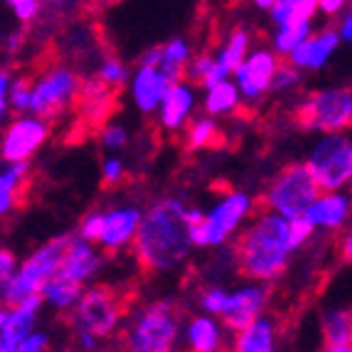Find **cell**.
I'll return each mask as SVG.
<instances>
[{
	"instance_id": "6da1fadb",
	"label": "cell",
	"mask_w": 352,
	"mask_h": 352,
	"mask_svg": "<svg viewBox=\"0 0 352 352\" xmlns=\"http://www.w3.org/2000/svg\"><path fill=\"white\" fill-rule=\"evenodd\" d=\"M188 200L168 195L143 207V217L135 234L133 256L148 274H177L195 252L188 222Z\"/></svg>"
},
{
	"instance_id": "7a4b0ae2",
	"label": "cell",
	"mask_w": 352,
	"mask_h": 352,
	"mask_svg": "<svg viewBox=\"0 0 352 352\" xmlns=\"http://www.w3.org/2000/svg\"><path fill=\"white\" fill-rule=\"evenodd\" d=\"M298 252L291 236V219L276 212H261L241 227L234 244V264L244 278L274 283L286 274L291 258Z\"/></svg>"
},
{
	"instance_id": "3957f363",
	"label": "cell",
	"mask_w": 352,
	"mask_h": 352,
	"mask_svg": "<svg viewBox=\"0 0 352 352\" xmlns=\"http://www.w3.org/2000/svg\"><path fill=\"white\" fill-rule=\"evenodd\" d=\"M69 328L76 347L87 352L101 350L124 328V305L121 298L106 286H84L82 298L69 311Z\"/></svg>"
},
{
	"instance_id": "277c9868",
	"label": "cell",
	"mask_w": 352,
	"mask_h": 352,
	"mask_svg": "<svg viewBox=\"0 0 352 352\" xmlns=\"http://www.w3.org/2000/svg\"><path fill=\"white\" fill-rule=\"evenodd\" d=\"M124 345L133 352H170L180 345L182 320L173 300H153L124 320Z\"/></svg>"
},
{
	"instance_id": "5b68a950",
	"label": "cell",
	"mask_w": 352,
	"mask_h": 352,
	"mask_svg": "<svg viewBox=\"0 0 352 352\" xmlns=\"http://www.w3.org/2000/svg\"><path fill=\"white\" fill-rule=\"evenodd\" d=\"M254 210L256 200L247 190H229L219 195L207 210H202L200 222L190 227L195 249H224L252 219Z\"/></svg>"
},
{
	"instance_id": "8992f818",
	"label": "cell",
	"mask_w": 352,
	"mask_h": 352,
	"mask_svg": "<svg viewBox=\"0 0 352 352\" xmlns=\"http://www.w3.org/2000/svg\"><path fill=\"white\" fill-rule=\"evenodd\" d=\"M69 232L52 236L50 241L40 244L37 249L28 254L18 264L15 276L10 278V286L6 291V305L20 303V300L30 298V296H40L42 286L52 276L59 274L62 266V256H65L67 241H69Z\"/></svg>"
},
{
	"instance_id": "52a82bcc",
	"label": "cell",
	"mask_w": 352,
	"mask_h": 352,
	"mask_svg": "<svg viewBox=\"0 0 352 352\" xmlns=\"http://www.w3.org/2000/svg\"><path fill=\"white\" fill-rule=\"evenodd\" d=\"M298 124L313 133H347L352 129V89L325 87L303 96Z\"/></svg>"
},
{
	"instance_id": "ba28073f",
	"label": "cell",
	"mask_w": 352,
	"mask_h": 352,
	"mask_svg": "<svg viewBox=\"0 0 352 352\" xmlns=\"http://www.w3.org/2000/svg\"><path fill=\"white\" fill-rule=\"evenodd\" d=\"M316 177L311 175L305 163H291L271 177V182L264 190V205L266 210L283 214V217H300L308 205L318 197Z\"/></svg>"
},
{
	"instance_id": "9c48e42d",
	"label": "cell",
	"mask_w": 352,
	"mask_h": 352,
	"mask_svg": "<svg viewBox=\"0 0 352 352\" xmlns=\"http://www.w3.org/2000/svg\"><path fill=\"white\" fill-rule=\"evenodd\" d=\"M305 165L320 190L352 188V138L347 133H320Z\"/></svg>"
},
{
	"instance_id": "30bf717a",
	"label": "cell",
	"mask_w": 352,
	"mask_h": 352,
	"mask_svg": "<svg viewBox=\"0 0 352 352\" xmlns=\"http://www.w3.org/2000/svg\"><path fill=\"white\" fill-rule=\"evenodd\" d=\"M82 76L76 69L67 65H52L32 79V99H30V113L45 118H57L65 113L79 96Z\"/></svg>"
},
{
	"instance_id": "8fae6325",
	"label": "cell",
	"mask_w": 352,
	"mask_h": 352,
	"mask_svg": "<svg viewBox=\"0 0 352 352\" xmlns=\"http://www.w3.org/2000/svg\"><path fill=\"white\" fill-rule=\"evenodd\" d=\"M52 133V121L37 113H15L0 129V160L3 163H30L45 148Z\"/></svg>"
},
{
	"instance_id": "7c38bea8",
	"label": "cell",
	"mask_w": 352,
	"mask_h": 352,
	"mask_svg": "<svg viewBox=\"0 0 352 352\" xmlns=\"http://www.w3.org/2000/svg\"><path fill=\"white\" fill-rule=\"evenodd\" d=\"M278 62H281V57L271 47L249 50V54L241 59L232 74L244 104H258L266 94H271V82H274Z\"/></svg>"
},
{
	"instance_id": "4fadbf2b",
	"label": "cell",
	"mask_w": 352,
	"mask_h": 352,
	"mask_svg": "<svg viewBox=\"0 0 352 352\" xmlns=\"http://www.w3.org/2000/svg\"><path fill=\"white\" fill-rule=\"evenodd\" d=\"M266 305H269V288H266V283L249 278L247 283L227 291V303H224L222 313H219V320L227 325L229 333H234V330L244 328L249 320L266 313Z\"/></svg>"
},
{
	"instance_id": "5bb4252c",
	"label": "cell",
	"mask_w": 352,
	"mask_h": 352,
	"mask_svg": "<svg viewBox=\"0 0 352 352\" xmlns=\"http://www.w3.org/2000/svg\"><path fill=\"white\" fill-rule=\"evenodd\" d=\"M200 106V96H197V87L188 79L173 82L170 87L165 89L160 106L155 109V121L163 131L168 133H180L185 131V126L192 121V116L197 113Z\"/></svg>"
},
{
	"instance_id": "9a60e30c",
	"label": "cell",
	"mask_w": 352,
	"mask_h": 352,
	"mask_svg": "<svg viewBox=\"0 0 352 352\" xmlns=\"http://www.w3.org/2000/svg\"><path fill=\"white\" fill-rule=\"evenodd\" d=\"M143 217V207L141 205H116L104 210V227H101L99 244L101 252L118 254L124 249H131L135 234H138V227H141Z\"/></svg>"
},
{
	"instance_id": "2e32d148",
	"label": "cell",
	"mask_w": 352,
	"mask_h": 352,
	"mask_svg": "<svg viewBox=\"0 0 352 352\" xmlns=\"http://www.w3.org/2000/svg\"><path fill=\"white\" fill-rule=\"evenodd\" d=\"M104 269V254L101 247L94 241L84 239L79 234H72L67 241L62 266H59V276L72 278V281L89 286Z\"/></svg>"
},
{
	"instance_id": "e0dca14e",
	"label": "cell",
	"mask_w": 352,
	"mask_h": 352,
	"mask_svg": "<svg viewBox=\"0 0 352 352\" xmlns=\"http://www.w3.org/2000/svg\"><path fill=\"white\" fill-rule=\"evenodd\" d=\"M303 217L316 232H338L352 217V197L347 190H320L303 212Z\"/></svg>"
},
{
	"instance_id": "ac0fdd59",
	"label": "cell",
	"mask_w": 352,
	"mask_h": 352,
	"mask_svg": "<svg viewBox=\"0 0 352 352\" xmlns=\"http://www.w3.org/2000/svg\"><path fill=\"white\" fill-rule=\"evenodd\" d=\"M129 94L133 101L135 111L143 116H153L155 109L160 106L165 89L170 87V79L158 65H138L129 76Z\"/></svg>"
},
{
	"instance_id": "d6986e66",
	"label": "cell",
	"mask_w": 352,
	"mask_h": 352,
	"mask_svg": "<svg viewBox=\"0 0 352 352\" xmlns=\"http://www.w3.org/2000/svg\"><path fill=\"white\" fill-rule=\"evenodd\" d=\"M45 308L40 296H30L20 303L8 305L6 323L0 330V352H18L20 342L30 335V330L37 328L40 313Z\"/></svg>"
},
{
	"instance_id": "ffe728a7",
	"label": "cell",
	"mask_w": 352,
	"mask_h": 352,
	"mask_svg": "<svg viewBox=\"0 0 352 352\" xmlns=\"http://www.w3.org/2000/svg\"><path fill=\"white\" fill-rule=\"evenodd\" d=\"M338 47H340V35H338L335 28L313 30L311 35L305 37L298 47L283 59H288V62L298 67L300 72H318L333 59Z\"/></svg>"
},
{
	"instance_id": "44dd1931",
	"label": "cell",
	"mask_w": 352,
	"mask_h": 352,
	"mask_svg": "<svg viewBox=\"0 0 352 352\" xmlns=\"http://www.w3.org/2000/svg\"><path fill=\"white\" fill-rule=\"evenodd\" d=\"M229 338L232 333L227 330V325L207 313H197L188 323H182L180 333L182 345L192 352H219L229 345Z\"/></svg>"
},
{
	"instance_id": "7402d4cb",
	"label": "cell",
	"mask_w": 352,
	"mask_h": 352,
	"mask_svg": "<svg viewBox=\"0 0 352 352\" xmlns=\"http://www.w3.org/2000/svg\"><path fill=\"white\" fill-rule=\"evenodd\" d=\"M232 350L236 352H274L278 350V323L276 318L261 313L249 320L244 328L232 333Z\"/></svg>"
},
{
	"instance_id": "603a6c76",
	"label": "cell",
	"mask_w": 352,
	"mask_h": 352,
	"mask_svg": "<svg viewBox=\"0 0 352 352\" xmlns=\"http://www.w3.org/2000/svg\"><path fill=\"white\" fill-rule=\"evenodd\" d=\"M76 104H79V113L87 124H104L109 113L113 111V89L106 87L99 76L82 79Z\"/></svg>"
},
{
	"instance_id": "cb8c5ba5",
	"label": "cell",
	"mask_w": 352,
	"mask_h": 352,
	"mask_svg": "<svg viewBox=\"0 0 352 352\" xmlns=\"http://www.w3.org/2000/svg\"><path fill=\"white\" fill-rule=\"evenodd\" d=\"M28 182L30 163H0V219L10 217L23 205V192Z\"/></svg>"
},
{
	"instance_id": "d4e9b609",
	"label": "cell",
	"mask_w": 352,
	"mask_h": 352,
	"mask_svg": "<svg viewBox=\"0 0 352 352\" xmlns=\"http://www.w3.org/2000/svg\"><path fill=\"white\" fill-rule=\"evenodd\" d=\"M320 338L328 352H352V311L328 308L320 316Z\"/></svg>"
},
{
	"instance_id": "484cf974",
	"label": "cell",
	"mask_w": 352,
	"mask_h": 352,
	"mask_svg": "<svg viewBox=\"0 0 352 352\" xmlns=\"http://www.w3.org/2000/svg\"><path fill=\"white\" fill-rule=\"evenodd\" d=\"M205 94H202V111L210 113L214 118H227L234 116L236 111L241 109V94L236 89L234 79L227 76V79H219V82L210 84V87H202Z\"/></svg>"
},
{
	"instance_id": "4316f807",
	"label": "cell",
	"mask_w": 352,
	"mask_h": 352,
	"mask_svg": "<svg viewBox=\"0 0 352 352\" xmlns=\"http://www.w3.org/2000/svg\"><path fill=\"white\" fill-rule=\"evenodd\" d=\"M252 47H254L252 30L244 28V25H236V28L229 30L227 37L222 40V45L214 50V59H217V65L232 76L236 67H239V62L247 57Z\"/></svg>"
},
{
	"instance_id": "83f0119b",
	"label": "cell",
	"mask_w": 352,
	"mask_h": 352,
	"mask_svg": "<svg viewBox=\"0 0 352 352\" xmlns=\"http://www.w3.org/2000/svg\"><path fill=\"white\" fill-rule=\"evenodd\" d=\"M84 294V286L82 283L72 281V278H65V276H52L40 291V298L42 303L52 308L57 313H69L72 308L76 305V300L82 298Z\"/></svg>"
},
{
	"instance_id": "f1b7e54d",
	"label": "cell",
	"mask_w": 352,
	"mask_h": 352,
	"mask_svg": "<svg viewBox=\"0 0 352 352\" xmlns=\"http://www.w3.org/2000/svg\"><path fill=\"white\" fill-rule=\"evenodd\" d=\"M192 57V45L185 37H173L165 45H160V62L158 67L165 72V76L173 82H180L185 79V69H188V62Z\"/></svg>"
},
{
	"instance_id": "f546056e",
	"label": "cell",
	"mask_w": 352,
	"mask_h": 352,
	"mask_svg": "<svg viewBox=\"0 0 352 352\" xmlns=\"http://www.w3.org/2000/svg\"><path fill=\"white\" fill-rule=\"evenodd\" d=\"M313 20H291V23L274 25V32H271V50L278 54V57H288L298 47L300 42L313 32Z\"/></svg>"
},
{
	"instance_id": "4dcf8cb0",
	"label": "cell",
	"mask_w": 352,
	"mask_h": 352,
	"mask_svg": "<svg viewBox=\"0 0 352 352\" xmlns=\"http://www.w3.org/2000/svg\"><path fill=\"white\" fill-rule=\"evenodd\" d=\"M217 121L219 118L210 116V113H202V116L195 113L192 121L185 126V146H188V151L200 153L205 148L217 146L219 133H222Z\"/></svg>"
},
{
	"instance_id": "1f68e13d",
	"label": "cell",
	"mask_w": 352,
	"mask_h": 352,
	"mask_svg": "<svg viewBox=\"0 0 352 352\" xmlns=\"http://www.w3.org/2000/svg\"><path fill=\"white\" fill-rule=\"evenodd\" d=\"M227 72L217 65L214 52H200L192 54L188 62V69H185V79L192 82L195 87H210V84L219 82V79H227Z\"/></svg>"
},
{
	"instance_id": "d6a6232c",
	"label": "cell",
	"mask_w": 352,
	"mask_h": 352,
	"mask_svg": "<svg viewBox=\"0 0 352 352\" xmlns=\"http://www.w3.org/2000/svg\"><path fill=\"white\" fill-rule=\"evenodd\" d=\"M318 15V0H276L269 10L274 25L291 20H313Z\"/></svg>"
},
{
	"instance_id": "836d02e7",
	"label": "cell",
	"mask_w": 352,
	"mask_h": 352,
	"mask_svg": "<svg viewBox=\"0 0 352 352\" xmlns=\"http://www.w3.org/2000/svg\"><path fill=\"white\" fill-rule=\"evenodd\" d=\"M94 76H99L106 87L121 89V87H126V84H129L131 72H129V67H126L124 59H118V57H113V54H109V57H101Z\"/></svg>"
},
{
	"instance_id": "e575fe53",
	"label": "cell",
	"mask_w": 352,
	"mask_h": 352,
	"mask_svg": "<svg viewBox=\"0 0 352 352\" xmlns=\"http://www.w3.org/2000/svg\"><path fill=\"white\" fill-rule=\"evenodd\" d=\"M300 82H303V72L281 57L276 74H274V82H271V91L274 94H291V91H296L300 87Z\"/></svg>"
},
{
	"instance_id": "d590c367",
	"label": "cell",
	"mask_w": 352,
	"mask_h": 352,
	"mask_svg": "<svg viewBox=\"0 0 352 352\" xmlns=\"http://www.w3.org/2000/svg\"><path fill=\"white\" fill-rule=\"evenodd\" d=\"M131 143V131L124 124H106L99 131V146L106 153H121L129 148Z\"/></svg>"
},
{
	"instance_id": "8d00e7d4",
	"label": "cell",
	"mask_w": 352,
	"mask_h": 352,
	"mask_svg": "<svg viewBox=\"0 0 352 352\" xmlns=\"http://www.w3.org/2000/svg\"><path fill=\"white\" fill-rule=\"evenodd\" d=\"M227 291L229 288L219 286V283H212V286L202 288L200 296H197V305H200V311L207 313V316L219 318L224 303H227Z\"/></svg>"
},
{
	"instance_id": "74e56055",
	"label": "cell",
	"mask_w": 352,
	"mask_h": 352,
	"mask_svg": "<svg viewBox=\"0 0 352 352\" xmlns=\"http://www.w3.org/2000/svg\"><path fill=\"white\" fill-rule=\"evenodd\" d=\"M10 111L12 113H25L30 111V99H32V79L25 76H15L10 84Z\"/></svg>"
},
{
	"instance_id": "f35d334b",
	"label": "cell",
	"mask_w": 352,
	"mask_h": 352,
	"mask_svg": "<svg viewBox=\"0 0 352 352\" xmlns=\"http://www.w3.org/2000/svg\"><path fill=\"white\" fill-rule=\"evenodd\" d=\"M124 177H126L124 158L116 155V153H109V155L101 160V180H104V185L113 188V185H118V182H124Z\"/></svg>"
},
{
	"instance_id": "ab89813d",
	"label": "cell",
	"mask_w": 352,
	"mask_h": 352,
	"mask_svg": "<svg viewBox=\"0 0 352 352\" xmlns=\"http://www.w3.org/2000/svg\"><path fill=\"white\" fill-rule=\"evenodd\" d=\"M20 258L10 252V249L0 247V303H6V291L10 286V278L18 271Z\"/></svg>"
},
{
	"instance_id": "60d3db41",
	"label": "cell",
	"mask_w": 352,
	"mask_h": 352,
	"mask_svg": "<svg viewBox=\"0 0 352 352\" xmlns=\"http://www.w3.org/2000/svg\"><path fill=\"white\" fill-rule=\"evenodd\" d=\"M6 6L10 8V12L15 15L20 25H30L40 18V0H6Z\"/></svg>"
},
{
	"instance_id": "b9f144b4",
	"label": "cell",
	"mask_w": 352,
	"mask_h": 352,
	"mask_svg": "<svg viewBox=\"0 0 352 352\" xmlns=\"http://www.w3.org/2000/svg\"><path fill=\"white\" fill-rule=\"evenodd\" d=\"M101 227H104V210L87 212V214L82 217V222H79L76 234L96 244V241H99V236H101Z\"/></svg>"
},
{
	"instance_id": "7bdbcfd3",
	"label": "cell",
	"mask_w": 352,
	"mask_h": 352,
	"mask_svg": "<svg viewBox=\"0 0 352 352\" xmlns=\"http://www.w3.org/2000/svg\"><path fill=\"white\" fill-rule=\"evenodd\" d=\"M12 79H15V74H12L8 67H0V129L8 124V118H10V99H8V94H10V84Z\"/></svg>"
},
{
	"instance_id": "ee69618b",
	"label": "cell",
	"mask_w": 352,
	"mask_h": 352,
	"mask_svg": "<svg viewBox=\"0 0 352 352\" xmlns=\"http://www.w3.org/2000/svg\"><path fill=\"white\" fill-rule=\"evenodd\" d=\"M50 340H52V335L47 333V330H30V335L25 338L23 342H20L18 352H45L50 347Z\"/></svg>"
},
{
	"instance_id": "f6af8a7d",
	"label": "cell",
	"mask_w": 352,
	"mask_h": 352,
	"mask_svg": "<svg viewBox=\"0 0 352 352\" xmlns=\"http://www.w3.org/2000/svg\"><path fill=\"white\" fill-rule=\"evenodd\" d=\"M338 35H340V42H347L352 45V6H347L345 10L338 15Z\"/></svg>"
},
{
	"instance_id": "bcb514c9",
	"label": "cell",
	"mask_w": 352,
	"mask_h": 352,
	"mask_svg": "<svg viewBox=\"0 0 352 352\" xmlns=\"http://www.w3.org/2000/svg\"><path fill=\"white\" fill-rule=\"evenodd\" d=\"M347 6H352V0H318V12L325 18H338Z\"/></svg>"
},
{
	"instance_id": "7dc6e473",
	"label": "cell",
	"mask_w": 352,
	"mask_h": 352,
	"mask_svg": "<svg viewBox=\"0 0 352 352\" xmlns=\"http://www.w3.org/2000/svg\"><path fill=\"white\" fill-rule=\"evenodd\" d=\"M3 47H6L8 54H18L20 50L25 47V32L23 28L20 30H12V32H8L6 35V42H3Z\"/></svg>"
},
{
	"instance_id": "c3c4849f",
	"label": "cell",
	"mask_w": 352,
	"mask_h": 352,
	"mask_svg": "<svg viewBox=\"0 0 352 352\" xmlns=\"http://www.w3.org/2000/svg\"><path fill=\"white\" fill-rule=\"evenodd\" d=\"M158 62H160V45H153V47L143 50L138 65H158Z\"/></svg>"
},
{
	"instance_id": "681fc988",
	"label": "cell",
	"mask_w": 352,
	"mask_h": 352,
	"mask_svg": "<svg viewBox=\"0 0 352 352\" xmlns=\"http://www.w3.org/2000/svg\"><path fill=\"white\" fill-rule=\"evenodd\" d=\"M340 256L345 258L347 264H352V229L340 236Z\"/></svg>"
},
{
	"instance_id": "f907efd6",
	"label": "cell",
	"mask_w": 352,
	"mask_h": 352,
	"mask_svg": "<svg viewBox=\"0 0 352 352\" xmlns=\"http://www.w3.org/2000/svg\"><path fill=\"white\" fill-rule=\"evenodd\" d=\"M249 3H252V8H256V10L269 12V10H271V6H274L276 0H249Z\"/></svg>"
},
{
	"instance_id": "816d5d0a",
	"label": "cell",
	"mask_w": 352,
	"mask_h": 352,
	"mask_svg": "<svg viewBox=\"0 0 352 352\" xmlns=\"http://www.w3.org/2000/svg\"><path fill=\"white\" fill-rule=\"evenodd\" d=\"M62 3H69V0H40V6H62Z\"/></svg>"
},
{
	"instance_id": "f5cc1de1",
	"label": "cell",
	"mask_w": 352,
	"mask_h": 352,
	"mask_svg": "<svg viewBox=\"0 0 352 352\" xmlns=\"http://www.w3.org/2000/svg\"><path fill=\"white\" fill-rule=\"evenodd\" d=\"M6 313H8V305L0 303V330H3V323H6Z\"/></svg>"
},
{
	"instance_id": "db71d44e",
	"label": "cell",
	"mask_w": 352,
	"mask_h": 352,
	"mask_svg": "<svg viewBox=\"0 0 352 352\" xmlns=\"http://www.w3.org/2000/svg\"><path fill=\"white\" fill-rule=\"evenodd\" d=\"M89 3H96V6H101V3H106V0H89Z\"/></svg>"
}]
</instances>
